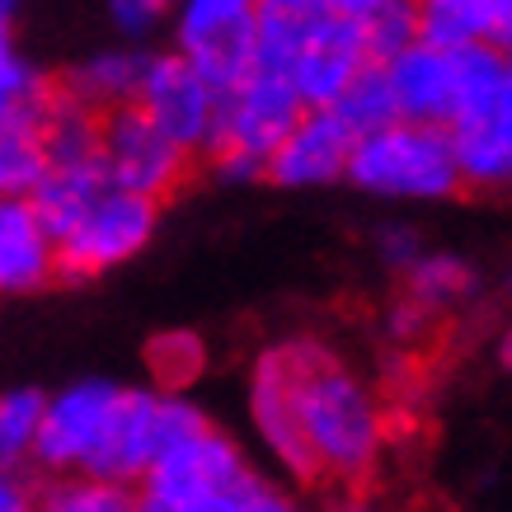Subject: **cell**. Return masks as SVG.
Listing matches in <instances>:
<instances>
[{
	"instance_id": "6da1fadb",
	"label": "cell",
	"mask_w": 512,
	"mask_h": 512,
	"mask_svg": "<svg viewBox=\"0 0 512 512\" xmlns=\"http://www.w3.org/2000/svg\"><path fill=\"white\" fill-rule=\"evenodd\" d=\"M292 404L320 484L367 489L390 447V419L376 386L320 334H282Z\"/></svg>"
},
{
	"instance_id": "7a4b0ae2",
	"label": "cell",
	"mask_w": 512,
	"mask_h": 512,
	"mask_svg": "<svg viewBox=\"0 0 512 512\" xmlns=\"http://www.w3.org/2000/svg\"><path fill=\"white\" fill-rule=\"evenodd\" d=\"M264 475L268 470L254 461L249 442L212 419L193 437L160 451L132 498L137 512H231Z\"/></svg>"
},
{
	"instance_id": "3957f363",
	"label": "cell",
	"mask_w": 512,
	"mask_h": 512,
	"mask_svg": "<svg viewBox=\"0 0 512 512\" xmlns=\"http://www.w3.org/2000/svg\"><path fill=\"white\" fill-rule=\"evenodd\" d=\"M343 184L362 198L395 207H442L466 193L451 132L428 123H390L372 137H357Z\"/></svg>"
},
{
	"instance_id": "277c9868",
	"label": "cell",
	"mask_w": 512,
	"mask_h": 512,
	"mask_svg": "<svg viewBox=\"0 0 512 512\" xmlns=\"http://www.w3.org/2000/svg\"><path fill=\"white\" fill-rule=\"evenodd\" d=\"M160 231V202L132 198L123 188H104L66 231L52 235L57 282H94L127 268Z\"/></svg>"
},
{
	"instance_id": "5b68a950",
	"label": "cell",
	"mask_w": 512,
	"mask_h": 512,
	"mask_svg": "<svg viewBox=\"0 0 512 512\" xmlns=\"http://www.w3.org/2000/svg\"><path fill=\"white\" fill-rule=\"evenodd\" d=\"M245 428L254 451L264 456L268 475L282 489H315L320 470L311 461V447L301 437L296 423V404H292V372H287V348L282 339L264 343L259 353L249 357L245 367Z\"/></svg>"
},
{
	"instance_id": "8992f818",
	"label": "cell",
	"mask_w": 512,
	"mask_h": 512,
	"mask_svg": "<svg viewBox=\"0 0 512 512\" xmlns=\"http://www.w3.org/2000/svg\"><path fill=\"white\" fill-rule=\"evenodd\" d=\"M259 0H179L165 19L170 52H179L217 94L235 90L254 66Z\"/></svg>"
},
{
	"instance_id": "52a82bcc",
	"label": "cell",
	"mask_w": 512,
	"mask_h": 512,
	"mask_svg": "<svg viewBox=\"0 0 512 512\" xmlns=\"http://www.w3.org/2000/svg\"><path fill=\"white\" fill-rule=\"evenodd\" d=\"M118 395H123V381H113V376H76L62 390H47L29 470H38L47 480L85 475L99 442H104Z\"/></svg>"
},
{
	"instance_id": "ba28073f",
	"label": "cell",
	"mask_w": 512,
	"mask_h": 512,
	"mask_svg": "<svg viewBox=\"0 0 512 512\" xmlns=\"http://www.w3.org/2000/svg\"><path fill=\"white\" fill-rule=\"evenodd\" d=\"M132 109L156 127L170 146H179L188 160H202V151L212 146V132H217L221 94L212 90L179 52L156 47L146 76H141V90H137V104H132Z\"/></svg>"
},
{
	"instance_id": "9c48e42d",
	"label": "cell",
	"mask_w": 512,
	"mask_h": 512,
	"mask_svg": "<svg viewBox=\"0 0 512 512\" xmlns=\"http://www.w3.org/2000/svg\"><path fill=\"white\" fill-rule=\"evenodd\" d=\"M99 165H104L109 188H123L132 198L160 202V207H165V198H174V193L188 184V174H193V160L160 137L132 104L99 118Z\"/></svg>"
},
{
	"instance_id": "30bf717a",
	"label": "cell",
	"mask_w": 512,
	"mask_h": 512,
	"mask_svg": "<svg viewBox=\"0 0 512 512\" xmlns=\"http://www.w3.org/2000/svg\"><path fill=\"white\" fill-rule=\"evenodd\" d=\"M301 113L306 109L296 99L292 80L273 76V71H249L235 90L221 94L217 132H212V146L202 151V160L240 156L254 165H268V156L278 151V141L292 132Z\"/></svg>"
},
{
	"instance_id": "8fae6325",
	"label": "cell",
	"mask_w": 512,
	"mask_h": 512,
	"mask_svg": "<svg viewBox=\"0 0 512 512\" xmlns=\"http://www.w3.org/2000/svg\"><path fill=\"white\" fill-rule=\"evenodd\" d=\"M367 47H362V29L348 19H334L325 10H311L301 24V43L292 57V80L301 109H334L348 85L367 71Z\"/></svg>"
},
{
	"instance_id": "7c38bea8",
	"label": "cell",
	"mask_w": 512,
	"mask_h": 512,
	"mask_svg": "<svg viewBox=\"0 0 512 512\" xmlns=\"http://www.w3.org/2000/svg\"><path fill=\"white\" fill-rule=\"evenodd\" d=\"M353 132L334 118L329 109H306L296 127L278 141V151L264 165V184L282 193H320L339 188L353 156Z\"/></svg>"
},
{
	"instance_id": "4fadbf2b",
	"label": "cell",
	"mask_w": 512,
	"mask_h": 512,
	"mask_svg": "<svg viewBox=\"0 0 512 512\" xmlns=\"http://www.w3.org/2000/svg\"><path fill=\"white\" fill-rule=\"evenodd\" d=\"M57 282V249L24 193H0V301Z\"/></svg>"
},
{
	"instance_id": "5bb4252c",
	"label": "cell",
	"mask_w": 512,
	"mask_h": 512,
	"mask_svg": "<svg viewBox=\"0 0 512 512\" xmlns=\"http://www.w3.org/2000/svg\"><path fill=\"white\" fill-rule=\"evenodd\" d=\"M151 52L156 47H127V43L94 47V52H85L80 62H71L57 76V90L66 99H76L80 109L99 113V118L113 109H127V104H137V90H141L146 66H151Z\"/></svg>"
},
{
	"instance_id": "9a60e30c",
	"label": "cell",
	"mask_w": 512,
	"mask_h": 512,
	"mask_svg": "<svg viewBox=\"0 0 512 512\" xmlns=\"http://www.w3.org/2000/svg\"><path fill=\"white\" fill-rule=\"evenodd\" d=\"M381 76L395 99V118L400 123H428V127H451V62L447 52H437L428 43H414L400 52L395 62L381 66Z\"/></svg>"
},
{
	"instance_id": "2e32d148",
	"label": "cell",
	"mask_w": 512,
	"mask_h": 512,
	"mask_svg": "<svg viewBox=\"0 0 512 512\" xmlns=\"http://www.w3.org/2000/svg\"><path fill=\"white\" fill-rule=\"evenodd\" d=\"M484 292V278L475 259H466L461 249H442V245H428L414 259L409 273H400V296L414 301L428 320H447V315H461L470 301H480Z\"/></svg>"
},
{
	"instance_id": "e0dca14e",
	"label": "cell",
	"mask_w": 512,
	"mask_h": 512,
	"mask_svg": "<svg viewBox=\"0 0 512 512\" xmlns=\"http://www.w3.org/2000/svg\"><path fill=\"white\" fill-rule=\"evenodd\" d=\"M461 188L475 198H503L512 193V127L498 113L470 118V123L447 127Z\"/></svg>"
},
{
	"instance_id": "ac0fdd59",
	"label": "cell",
	"mask_w": 512,
	"mask_h": 512,
	"mask_svg": "<svg viewBox=\"0 0 512 512\" xmlns=\"http://www.w3.org/2000/svg\"><path fill=\"white\" fill-rule=\"evenodd\" d=\"M57 76L38 66L19 43H0V137H38Z\"/></svg>"
},
{
	"instance_id": "d6986e66",
	"label": "cell",
	"mask_w": 512,
	"mask_h": 512,
	"mask_svg": "<svg viewBox=\"0 0 512 512\" xmlns=\"http://www.w3.org/2000/svg\"><path fill=\"white\" fill-rule=\"evenodd\" d=\"M141 367L156 395H193L212 376V343L202 339V329L165 325L141 343Z\"/></svg>"
},
{
	"instance_id": "ffe728a7",
	"label": "cell",
	"mask_w": 512,
	"mask_h": 512,
	"mask_svg": "<svg viewBox=\"0 0 512 512\" xmlns=\"http://www.w3.org/2000/svg\"><path fill=\"white\" fill-rule=\"evenodd\" d=\"M414 19H419V43L437 52H461L494 43L498 0H414Z\"/></svg>"
},
{
	"instance_id": "44dd1931",
	"label": "cell",
	"mask_w": 512,
	"mask_h": 512,
	"mask_svg": "<svg viewBox=\"0 0 512 512\" xmlns=\"http://www.w3.org/2000/svg\"><path fill=\"white\" fill-rule=\"evenodd\" d=\"M447 62H451V127L494 113L508 57L494 43H480V47L447 52Z\"/></svg>"
},
{
	"instance_id": "7402d4cb",
	"label": "cell",
	"mask_w": 512,
	"mask_h": 512,
	"mask_svg": "<svg viewBox=\"0 0 512 512\" xmlns=\"http://www.w3.org/2000/svg\"><path fill=\"white\" fill-rule=\"evenodd\" d=\"M47 390L10 386L0 390V470H29L38 423H43Z\"/></svg>"
},
{
	"instance_id": "603a6c76",
	"label": "cell",
	"mask_w": 512,
	"mask_h": 512,
	"mask_svg": "<svg viewBox=\"0 0 512 512\" xmlns=\"http://www.w3.org/2000/svg\"><path fill=\"white\" fill-rule=\"evenodd\" d=\"M38 512H137V498L123 484L62 475V480L38 484Z\"/></svg>"
},
{
	"instance_id": "cb8c5ba5",
	"label": "cell",
	"mask_w": 512,
	"mask_h": 512,
	"mask_svg": "<svg viewBox=\"0 0 512 512\" xmlns=\"http://www.w3.org/2000/svg\"><path fill=\"white\" fill-rule=\"evenodd\" d=\"M334 118H339L353 137H372V132H381V127L400 123L395 118V99H390V85L386 76H381V66H367L362 76L348 85V90L334 99Z\"/></svg>"
},
{
	"instance_id": "d4e9b609",
	"label": "cell",
	"mask_w": 512,
	"mask_h": 512,
	"mask_svg": "<svg viewBox=\"0 0 512 512\" xmlns=\"http://www.w3.org/2000/svg\"><path fill=\"white\" fill-rule=\"evenodd\" d=\"M362 29V47H367V62L386 66L395 62L400 52L419 43V19H414V0H386L372 19L357 24Z\"/></svg>"
},
{
	"instance_id": "484cf974",
	"label": "cell",
	"mask_w": 512,
	"mask_h": 512,
	"mask_svg": "<svg viewBox=\"0 0 512 512\" xmlns=\"http://www.w3.org/2000/svg\"><path fill=\"white\" fill-rule=\"evenodd\" d=\"M372 249H376V259H381V268L400 278V273L414 268V259H419L423 249H428V235H423L419 221L390 217V221H376L372 226Z\"/></svg>"
},
{
	"instance_id": "4316f807",
	"label": "cell",
	"mask_w": 512,
	"mask_h": 512,
	"mask_svg": "<svg viewBox=\"0 0 512 512\" xmlns=\"http://www.w3.org/2000/svg\"><path fill=\"white\" fill-rule=\"evenodd\" d=\"M104 15L113 24V43L127 47H156V38L165 33V19H170L151 0H104Z\"/></svg>"
},
{
	"instance_id": "83f0119b",
	"label": "cell",
	"mask_w": 512,
	"mask_h": 512,
	"mask_svg": "<svg viewBox=\"0 0 512 512\" xmlns=\"http://www.w3.org/2000/svg\"><path fill=\"white\" fill-rule=\"evenodd\" d=\"M381 329H386V339L395 343V348H414V343L428 339V329H433V320L414 306V301H404L400 292L386 301V311H381Z\"/></svg>"
},
{
	"instance_id": "f1b7e54d",
	"label": "cell",
	"mask_w": 512,
	"mask_h": 512,
	"mask_svg": "<svg viewBox=\"0 0 512 512\" xmlns=\"http://www.w3.org/2000/svg\"><path fill=\"white\" fill-rule=\"evenodd\" d=\"M0 512H38V484L29 470H0Z\"/></svg>"
},
{
	"instance_id": "f546056e",
	"label": "cell",
	"mask_w": 512,
	"mask_h": 512,
	"mask_svg": "<svg viewBox=\"0 0 512 512\" xmlns=\"http://www.w3.org/2000/svg\"><path fill=\"white\" fill-rule=\"evenodd\" d=\"M325 15H334V19H348V24H362V19H372L386 0H315Z\"/></svg>"
},
{
	"instance_id": "4dcf8cb0",
	"label": "cell",
	"mask_w": 512,
	"mask_h": 512,
	"mask_svg": "<svg viewBox=\"0 0 512 512\" xmlns=\"http://www.w3.org/2000/svg\"><path fill=\"white\" fill-rule=\"evenodd\" d=\"M325 512H386V508H381L367 489H339V494L329 498Z\"/></svg>"
},
{
	"instance_id": "1f68e13d",
	"label": "cell",
	"mask_w": 512,
	"mask_h": 512,
	"mask_svg": "<svg viewBox=\"0 0 512 512\" xmlns=\"http://www.w3.org/2000/svg\"><path fill=\"white\" fill-rule=\"evenodd\" d=\"M494 47L503 57H512V0H498V24H494Z\"/></svg>"
},
{
	"instance_id": "d6a6232c",
	"label": "cell",
	"mask_w": 512,
	"mask_h": 512,
	"mask_svg": "<svg viewBox=\"0 0 512 512\" xmlns=\"http://www.w3.org/2000/svg\"><path fill=\"white\" fill-rule=\"evenodd\" d=\"M19 10H24V0H0V43H19Z\"/></svg>"
},
{
	"instance_id": "836d02e7",
	"label": "cell",
	"mask_w": 512,
	"mask_h": 512,
	"mask_svg": "<svg viewBox=\"0 0 512 512\" xmlns=\"http://www.w3.org/2000/svg\"><path fill=\"white\" fill-rule=\"evenodd\" d=\"M494 113L512 127V57H508V66H503V85H498V104H494Z\"/></svg>"
},
{
	"instance_id": "e575fe53",
	"label": "cell",
	"mask_w": 512,
	"mask_h": 512,
	"mask_svg": "<svg viewBox=\"0 0 512 512\" xmlns=\"http://www.w3.org/2000/svg\"><path fill=\"white\" fill-rule=\"evenodd\" d=\"M259 5H268V10H292V15H311V10H320L315 0H259Z\"/></svg>"
},
{
	"instance_id": "d590c367",
	"label": "cell",
	"mask_w": 512,
	"mask_h": 512,
	"mask_svg": "<svg viewBox=\"0 0 512 512\" xmlns=\"http://www.w3.org/2000/svg\"><path fill=\"white\" fill-rule=\"evenodd\" d=\"M498 362L508 367V376H512V320L503 325V334H498Z\"/></svg>"
},
{
	"instance_id": "8d00e7d4",
	"label": "cell",
	"mask_w": 512,
	"mask_h": 512,
	"mask_svg": "<svg viewBox=\"0 0 512 512\" xmlns=\"http://www.w3.org/2000/svg\"><path fill=\"white\" fill-rule=\"evenodd\" d=\"M503 301H508V306H512V268H508V273H503Z\"/></svg>"
},
{
	"instance_id": "74e56055",
	"label": "cell",
	"mask_w": 512,
	"mask_h": 512,
	"mask_svg": "<svg viewBox=\"0 0 512 512\" xmlns=\"http://www.w3.org/2000/svg\"><path fill=\"white\" fill-rule=\"evenodd\" d=\"M151 5H156V10H165V15H170L174 5H179V0H151Z\"/></svg>"
}]
</instances>
